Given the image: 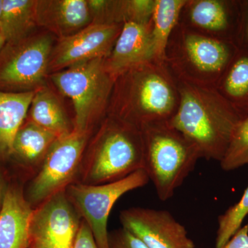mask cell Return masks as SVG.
<instances>
[{"mask_svg":"<svg viewBox=\"0 0 248 248\" xmlns=\"http://www.w3.org/2000/svg\"><path fill=\"white\" fill-rule=\"evenodd\" d=\"M175 79L179 103L169 123L197 147L202 158L220 162L244 117L215 87Z\"/></svg>","mask_w":248,"mask_h":248,"instance_id":"cell-1","label":"cell"},{"mask_svg":"<svg viewBox=\"0 0 248 248\" xmlns=\"http://www.w3.org/2000/svg\"><path fill=\"white\" fill-rule=\"evenodd\" d=\"M179 103L172 72L165 62L153 60L116 78L108 110L110 116L141 128L147 124L169 122Z\"/></svg>","mask_w":248,"mask_h":248,"instance_id":"cell-2","label":"cell"},{"mask_svg":"<svg viewBox=\"0 0 248 248\" xmlns=\"http://www.w3.org/2000/svg\"><path fill=\"white\" fill-rule=\"evenodd\" d=\"M140 129L143 169L159 200L165 202L172 197L202 156L197 147L169 122L147 124Z\"/></svg>","mask_w":248,"mask_h":248,"instance_id":"cell-3","label":"cell"},{"mask_svg":"<svg viewBox=\"0 0 248 248\" xmlns=\"http://www.w3.org/2000/svg\"><path fill=\"white\" fill-rule=\"evenodd\" d=\"M143 169L141 129L110 116L102 125L79 173L80 183L116 182Z\"/></svg>","mask_w":248,"mask_h":248,"instance_id":"cell-4","label":"cell"},{"mask_svg":"<svg viewBox=\"0 0 248 248\" xmlns=\"http://www.w3.org/2000/svg\"><path fill=\"white\" fill-rule=\"evenodd\" d=\"M238 46L190 30L180 24L170 37L165 63L177 79L215 87Z\"/></svg>","mask_w":248,"mask_h":248,"instance_id":"cell-5","label":"cell"},{"mask_svg":"<svg viewBox=\"0 0 248 248\" xmlns=\"http://www.w3.org/2000/svg\"><path fill=\"white\" fill-rule=\"evenodd\" d=\"M52 81L73 102L75 109L73 130L88 133L93 120L108 108L115 79L108 72L105 58L78 63L51 76Z\"/></svg>","mask_w":248,"mask_h":248,"instance_id":"cell-6","label":"cell"},{"mask_svg":"<svg viewBox=\"0 0 248 248\" xmlns=\"http://www.w3.org/2000/svg\"><path fill=\"white\" fill-rule=\"evenodd\" d=\"M150 182L144 169L139 170L116 182L88 185L73 182L66 195L92 232L98 248H108V220L114 205L124 195L143 187Z\"/></svg>","mask_w":248,"mask_h":248,"instance_id":"cell-7","label":"cell"},{"mask_svg":"<svg viewBox=\"0 0 248 248\" xmlns=\"http://www.w3.org/2000/svg\"><path fill=\"white\" fill-rule=\"evenodd\" d=\"M87 140L88 133L75 130L55 140L29 186L28 201L32 206H38L73 183L81 169Z\"/></svg>","mask_w":248,"mask_h":248,"instance_id":"cell-8","label":"cell"},{"mask_svg":"<svg viewBox=\"0 0 248 248\" xmlns=\"http://www.w3.org/2000/svg\"><path fill=\"white\" fill-rule=\"evenodd\" d=\"M4 47L0 53V89L29 90L43 81L53 51L50 36L28 37Z\"/></svg>","mask_w":248,"mask_h":248,"instance_id":"cell-9","label":"cell"},{"mask_svg":"<svg viewBox=\"0 0 248 248\" xmlns=\"http://www.w3.org/2000/svg\"><path fill=\"white\" fill-rule=\"evenodd\" d=\"M81 218L66 190L60 191L34 208L29 248H74Z\"/></svg>","mask_w":248,"mask_h":248,"instance_id":"cell-10","label":"cell"},{"mask_svg":"<svg viewBox=\"0 0 248 248\" xmlns=\"http://www.w3.org/2000/svg\"><path fill=\"white\" fill-rule=\"evenodd\" d=\"M122 228L148 248H195L185 227L167 210L130 208L120 213Z\"/></svg>","mask_w":248,"mask_h":248,"instance_id":"cell-11","label":"cell"},{"mask_svg":"<svg viewBox=\"0 0 248 248\" xmlns=\"http://www.w3.org/2000/svg\"><path fill=\"white\" fill-rule=\"evenodd\" d=\"M120 24L93 23L63 37L52 51L49 68L62 70L97 58H107L122 31Z\"/></svg>","mask_w":248,"mask_h":248,"instance_id":"cell-12","label":"cell"},{"mask_svg":"<svg viewBox=\"0 0 248 248\" xmlns=\"http://www.w3.org/2000/svg\"><path fill=\"white\" fill-rule=\"evenodd\" d=\"M240 16V0H186L179 24L202 35L236 45Z\"/></svg>","mask_w":248,"mask_h":248,"instance_id":"cell-13","label":"cell"},{"mask_svg":"<svg viewBox=\"0 0 248 248\" xmlns=\"http://www.w3.org/2000/svg\"><path fill=\"white\" fill-rule=\"evenodd\" d=\"M153 60H155V51L149 24L128 22L122 25L113 48L105 58V66L116 79L131 68Z\"/></svg>","mask_w":248,"mask_h":248,"instance_id":"cell-14","label":"cell"},{"mask_svg":"<svg viewBox=\"0 0 248 248\" xmlns=\"http://www.w3.org/2000/svg\"><path fill=\"white\" fill-rule=\"evenodd\" d=\"M33 212L19 187L12 186L6 189L0 209V248H29Z\"/></svg>","mask_w":248,"mask_h":248,"instance_id":"cell-15","label":"cell"},{"mask_svg":"<svg viewBox=\"0 0 248 248\" xmlns=\"http://www.w3.org/2000/svg\"><path fill=\"white\" fill-rule=\"evenodd\" d=\"M91 14L86 0L37 1L36 19L61 38L68 37L89 25Z\"/></svg>","mask_w":248,"mask_h":248,"instance_id":"cell-16","label":"cell"},{"mask_svg":"<svg viewBox=\"0 0 248 248\" xmlns=\"http://www.w3.org/2000/svg\"><path fill=\"white\" fill-rule=\"evenodd\" d=\"M35 91H0V155H12L16 134L24 124Z\"/></svg>","mask_w":248,"mask_h":248,"instance_id":"cell-17","label":"cell"},{"mask_svg":"<svg viewBox=\"0 0 248 248\" xmlns=\"http://www.w3.org/2000/svg\"><path fill=\"white\" fill-rule=\"evenodd\" d=\"M218 93L244 118L248 115V50L238 48L215 86Z\"/></svg>","mask_w":248,"mask_h":248,"instance_id":"cell-18","label":"cell"},{"mask_svg":"<svg viewBox=\"0 0 248 248\" xmlns=\"http://www.w3.org/2000/svg\"><path fill=\"white\" fill-rule=\"evenodd\" d=\"M186 2V0H155L149 25L156 61L165 62L170 37L179 24Z\"/></svg>","mask_w":248,"mask_h":248,"instance_id":"cell-19","label":"cell"},{"mask_svg":"<svg viewBox=\"0 0 248 248\" xmlns=\"http://www.w3.org/2000/svg\"><path fill=\"white\" fill-rule=\"evenodd\" d=\"M36 3L32 0H3L0 18V32L6 43L29 37L37 25Z\"/></svg>","mask_w":248,"mask_h":248,"instance_id":"cell-20","label":"cell"},{"mask_svg":"<svg viewBox=\"0 0 248 248\" xmlns=\"http://www.w3.org/2000/svg\"><path fill=\"white\" fill-rule=\"evenodd\" d=\"M56 135L28 121L18 130L13 145L12 155L27 166L43 161Z\"/></svg>","mask_w":248,"mask_h":248,"instance_id":"cell-21","label":"cell"},{"mask_svg":"<svg viewBox=\"0 0 248 248\" xmlns=\"http://www.w3.org/2000/svg\"><path fill=\"white\" fill-rule=\"evenodd\" d=\"M29 121L58 138L73 131L58 99L45 88L35 91L31 103Z\"/></svg>","mask_w":248,"mask_h":248,"instance_id":"cell-22","label":"cell"},{"mask_svg":"<svg viewBox=\"0 0 248 248\" xmlns=\"http://www.w3.org/2000/svg\"><path fill=\"white\" fill-rule=\"evenodd\" d=\"M220 164L221 169L226 171L248 165V115L236 125Z\"/></svg>","mask_w":248,"mask_h":248,"instance_id":"cell-23","label":"cell"},{"mask_svg":"<svg viewBox=\"0 0 248 248\" xmlns=\"http://www.w3.org/2000/svg\"><path fill=\"white\" fill-rule=\"evenodd\" d=\"M248 215V186L239 202L220 215L218 218V231L216 248H221L241 228L244 218Z\"/></svg>","mask_w":248,"mask_h":248,"instance_id":"cell-24","label":"cell"},{"mask_svg":"<svg viewBox=\"0 0 248 248\" xmlns=\"http://www.w3.org/2000/svg\"><path fill=\"white\" fill-rule=\"evenodd\" d=\"M155 0H124L120 1L122 24L132 22L148 25L151 22Z\"/></svg>","mask_w":248,"mask_h":248,"instance_id":"cell-25","label":"cell"},{"mask_svg":"<svg viewBox=\"0 0 248 248\" xmlns=\"http://www.w3.org/2000/svg\"><path fill=\"white\" fill-rule=\"evenodd\" d=\"M108 248H148L146 245L125 228L109 233Z\"/></svg>","mask_w":248,"mask_h":248,"instance_id":"cell-26","label":"cell"},{"mask_svg":"<svg viewBox=\"0 0 248 248\" xmlns=\"http://www.w3.org/2000/svg\"><path fill=\"white\" fill-rule=\"evenodd\" d=\"M240 24L236 45L248 50V0H240Z\"/></svg>","mask_w":248,"mask_h":248,"instance_id":"cell-27","label":"cell"},{"mask_svg":"<svg viewBox=\"0 0 248 248\" xmlns=\"http://www.w3.org/2000/svg\"><path fill=\"white\" fill-rule=\"evenodd\" d=\"M74 248H98L92 232L84 220L81 222Z\"/></svg>","mask_w":248,"mask_h":248,"instance_id":"cell-28","label":"cell"},{"mask_svg":"<svg viewBox=\"0 0 248 248\" xmlns=\"http://www.w3.org/2000/svg\"><path fill=\"white\" fill-rule=\"evenodd\" d=\"M221 248H248V223L241 227Z\"/></svg>","mask_w":248,"mask_h":248,"instance_id":"cell-29","label":"cell"},{"mask_svg":"<svg viewBox=\"0 0 248 248\" xmlns=\"http://www.w3.org/2000/svg\"><path fill=\"white\" fill-rule=\"evenodd\" d=\"M5 191L6 190H4L2 179H1V176H0V209H1V205H2L3 200H4Z\"/></svg>","mask_w":248,"mask_h":248,"instance_id":"cell-30","label":"cell"},{"mask_svg":"<svg viewBox=\"0 0 248 248\" xmlns=\"http://www.w3.org/2000/svg\"><path fill=\"white\" fill-rule=\"evenodd\" d=\"M5 43H6V40H5L4 37L1 35L0 32V53L2 50L3 48L4 47Z\"/></svg>","mask_w":248,"mask_h":248,"instance_id":"cell-31","label":"cell"}]
</instances>
